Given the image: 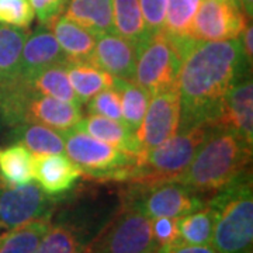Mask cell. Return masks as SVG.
<instances>
[{"label": "cell", "instance_id": "cell-1", "mask_svg": "<svg viewBox=\"0 0 253 253\" xmlns=\"http://www.w3.org/2000/svg\"><path fill=\"white\" fill-rule=\"evenodd\" d=\"M246 75H251V66L239 38L193 41L183 52L176 81L181 101L180 128L199 123L212 126L228 91Z\"/></svg>", "mask_w": 253, "mask_h": 253}, {"label": "cell", "instance_id": "cell-2", "mask_svg": "<svg viewBox=\"0 0 253 253\" xmlns=\"http://www.w3.org/2000/svg\"><path fill=\"white\" fill-rule=\"evenodd\" d=\"M251 162L252 145H248L231 131L212 126L187 169L176 181L210 199L251 172Z\"/></svg>", "mask_w": 253, "mask_h": 253}, {"label": "cell", "instance_id": "cell-3", "mask_svg": "<svg viewBox=\"0 0 253 253\" xmlns=\"http://www.w3.org/2000/svg\"><path fill=\"white\" fill-rule=\"evenodd\" d=\"M206 204L214 212L211 246L218 253H252V173H245L212 194Z\"/></svg>", "mask_w": 253, "mask_h": 253}, {"label": "cell", "instance_id": "cell-4", "mask_svg": "<svg viewBox=\"0 0 253 253\" xmlns=\"http://www.w3.org/2000/svg\"><path fill=\"white\" fill-rule=\"evenodd\" d=\"M211 128L212 126L207 123L180 128L166 142L138 156L135 165L121 184L151 186L163 181L179 180Z\"/></svg>", "mask_w": 253, "mask_h": 253}, {"label": "cell", "instance_id": "cell-5", "mask_svg": "<svg viewBox=\"0 0 253 253\" xmlns=\"http://www.w3.org/2000/svg\"><path fill=\"white\" fill-rule=\"evenodd\" d=\"M62 136L66 156L83 176L93 180L123 183L136 162L134 155L99 141L79 128L62 132Z\"/></svg>", "mask_w": 253, "mask_h": 253}, {"label": "cell", "instance_id": "cell-6", "mask_svg": "<svg viewBox=\"0 0 253 253\" xmlns=\"http://www.w3.org/2000/svg\"><path fill=\"white\" fill-rule=\"evenodd\" d=\"M156 251L151 218L126 200L89 242L86 253H149Z\"/></svg>", "mask_w": 253, "mask_h": 253}, {"label": "cell", "instance_id": "cell-7", "mask_svg": "<svg viewBox=\"0 0 253 253\" xmlns=\"http://www.w3.org/2000/svg\"><path fill=\"white\" fill-rule=\"evenodd\" d=\"M134 82L149 94L176 84L183 51L165 31H158L136 45Z\"/></svg>", "mask_w": 253, "mask_h": 253}, {"label": "cell", "instance_id": "cell-8", "mask_svg": "<svg viewBox=\"0 0 253 253\" xmlns=\"http://www.w3.org/2000/svg\"><path fill=\"white\" fill-rule=\"evenodd\" d=\"M121 200L134 204L146 217L180 218L203 208L207 199L180 181H163L151 186H126Z\"/></svg>", "mask_w": 253, "mask_h": 253}, {"label": "cell", "instance_id": "cell-9", "mask_svg": "<svg viewBox=\"0 0 253 253\" xmlns=\"http://www.w3.org/2000/svg\"><path fill=\"white\" fill-rule=\"evenodd\" d=\"M62 201L45 194L36 183L9 184L0 179V234L38 218L52 217Z\"/></svg>", "mask_w": 253, "mask_h": 253}, {"label": "cell", "instance_id": "cell-10", "mask_svg": "<svg viewBox=\"0 0 253 253\" xmlns=\"http://www.w3.org/2000/svg\"><path fill=\"white\" fill-rule=\"evenodd\" d=\"M180 121V93L176 84L151 94L144 120L134 132L141 155L170 139L179 131Z\"/></svg>", "mask_w": 253, "mask_h": 253}, {"label": "cell", "instance_id": "cell-11", "mask_svg": "<svg viewBox=\"0 0 253 253\" xmlns=\"http://www.w3.org/2000/svg\"><path fill=\"white\" fill-rule=\"evenodd\" d=\"M248 26V17L236 0H201L193 20V41L235 40Z\"/></svg>", "mask_w": 253, "mask_h": 253}, {"label": "cell", "instance_id": "cell-12", "mask_svg": "<svg viewBox=\"0 0 253 253\" xmlns=\"http://www.w3.org/2000/svg\"><path fill=\"white\" fill-rule=\"evenodd\" d=\"M212 126L231 131L248 145H253V82L251 75H246L228 91Z\"/></svg>", "mask_w": 253, "mask_h": 253}, {"label": "cell", "instance_id": "cell-13", "mask_svg": "<svg viewBox=\"0 0 253 253\" xmlns=\"http://www.w3.org/2000/svg\"><path fill=\"white\" fill-rule=\"evenodd\" d=\"M82 118L83 113L81 106L40 94L31 87L23 101L21 124L36 123L62 134L76 128Z\"/></svg>", "mask_w": 253, "mask_h": 253}, {"label": "cell", "instance_id": "cell-14", "mask_svg": "<svg viewBox=\"0 0 253 253\" xmlns=\"http://www.w3.org/2000/svg\"><path fill=\"white\" fill-rule=\"evenodd\" d=\"M82 176L81 169L63 154L34 155V179L51 197L68 199Z\"/></svg>", "mask_w": 253, "mask_h": 253}, {"label": "cell", "instance_id": "cell-15", "mask_svg": "<svg viewBox=\"0 0 253 253\" xmlns=\"http://www.w3.org/2000/svg\"><path fill=\"white\" fill-rule=\"evenodd\" d=\"M136 45L111 31L96 37L90 61L116 79L134 81Z\"/></svg>", "mask_w": 253, "mask_h": 253}, {"label": "cell", "instance_id": "cell-16", "mask_svg": "<svg viewBox=\"0 0 253 253\" xmlns=\"http://www.w3.org/2000/svg\"><path fill=\"white\" fill-rule=\"evenodd\" d=\"M65 62H68V58L63 54L51 28L40 24L33 33H28L23 46L20 78L30 79L48 66Z\"/></svg>", "mask_w": 253, "mask_h": 253}, {"label": "cell", "instance_id": "cell-17", "mask_svg": "<svg viewBox=\"0 0 253 253\" xmlns=\"http://www.w3.org/2000/svg\"><path fill=\"white\" fill-rule=\"evenodd\" d=\"M87 225L75 218L59 217L48 228L34 253H86L91 241Z\"/></svg>", "mask_w": 253, "mask_h": 253}, {"label": "cell", "instance_id": "cell-18", "mask_svg": "<svg viewBox=\"0 0 253 253\" xmlns=\"http://www.w3.org/2000/svg\"><path fill=\"white\" fill-rule=\"evenodd\" d=\"M62 16L96 37L114 31L113 0H68Z\"/></svg>", "mask_w": 253, "mask_h": 253}, {"label": "cell", "instance_id": "cell-19", "mask_svg": "<svg viewBox=\"0 0 253 253\" xmlns=\"http://www.w3.org/2000/svg\"><path fill=\"white\" fill-rule=\"evenodd\" d=\"M76 128L126 154L134 155L136 158L141 155V148L136 141L135 134L128 129L123 123L89 114L87 117L82 118Z\"/></svg>", "mask_w": 253, "mask_h": 253}, {"label": "cell", "instance_id": "cell-20", "mask_svg": "<svg viewBox=\"0 0 253 253\" xmlns=\"http://www.w3.org/2000/svg\"><path fill=\"white\" fill-rule=\"evenodd\" d=\"M65 66L72 89L76 93L82 106L101 90L114 87L116 78L100 69L90 59L68 61Z\"/></svg>", "mask_w": 253, "mask_h": 253}, {"label": "cell", "instance_id": "cell-21", "mask_svg": "<svg viewBox=\"0 0 253 253\" xmlns=\"http://www.w3.org/2000/svg\"><path fill=\"white\" fill-rule=\"evenodd\" d=\"M48 27L51 28L68 61L90 59L96 44V36L93 33L63 16L56 18Z\"/></svg>", "mask_w": 253, "mask_h": 253}, {"label": "cell", "instance_id": "cell-22", "mask_svg": "<svg viewBox=\"0 0 253 253\" xmlns=\"http://www.w3.org/2000/svg\"><path fill=\"white\" fill-rule=\"evenodd\" d=\"M10 142L24 145L33 155L65 154V144L61 132L36 123H23L11 126Z\"/></svg>", "mask_w": 253, "mask_h": 253}, {"label": "cell", "instance_id": "cell-23", "mask_svg": "<svg viewBox=\"0 0 253 253\" xmlns=\"http://www.w3.org/2000/svg\"><path fill=\"white\" fill-rule=\"evenodd\" d=\"M28 28L0 24V86L20 78L21 51Z\"/></svg>", "mask_w": 253, "mask_h": 253}, {"label": "cell", "instance_id": "cell-24", "mask_svg": "<svg viewBox=\"0 0 253 253\" xmlns=\"http://www.w3.org/2000/svg\"><path fill=\"white\" fill-rule=\"evenodd\" d=\"M0 179L9 184L33 181L34 155L18 142L0 146Z\"/></svg>", "mask_w": 253, "mask_h": 253}, {"label": "cell", "instance_id": "cell-25", "mask_svg": "<svg viewBox=\"0 0 253 253\" xmlns=\"http://www.w3.org/2000/svg\"><path fill=\"white\" fill-rule=\"evenodd\" d=\"M65 65L66 62L48 66L26 81L30 84V87L40 94L62 100L66 103H72V104L82 107L81 101L78 99L76 93L72 89V84L69 82Z\"/></svg>", "mask_w": 253, "mask_h": 253}, {"label": "cell", "instance_id": "cell-26", "mask_svg": "<svg viewBox=\"0 0 253 253\" xmlns=\"http://www.w3.org/2000/svg\"><path fill=\"white\" fill-rule=\"evenodd\" d=\"M201 0H168L163 31L174 40L181 51L193 42L190 31Z\"/></svg>", "mask_w": 253, "mask_h": 253}, {"label": "cell", "instance_id": "cell-27", "mask_svg": "<svg viewBox=\"0 0 253 253\" xmlns=\"http://www.w3.org/2000/svg\"><path fill=\"white\" fill-rule=\"evenodd\" d=\"M54 217V215H52ZM52 217L34 219L0 234V253H34L51 226Z\"/></svg>", "mask_w": 253, "mask_h": 253}, {"label": "cell", "instance_id": "cell-28", "mask_svg": "<svg viewBox=\"0 0 253 253\" xmlns=\"http://www.w3.org/2000/svg\"><path fill=\"white\" fill-rule=\"evenodd\" d=\"M114 87L120 94L123 123L128 129L135 132L144 120L151 94L134 81L116 79Z\"/></svg>", "mask_w": 253, "mask_h": 253}, {"label": "cell", "instance_id": "cell-29", "mask_svg": "<svg viewBox=\"0 0 253 253\" xmlns=\"http://www.w3.org/2000/svg\"><path fill=\"white\" fill-rule=\"evenodd\" d=\"M114 33L138 45L149 36L145 27L139 0H113Z\"/></svg>", "mask_w": 253, "mask_h": 253}, {"label": "cell", "instance_id": "cell-30", "mask_svg": "<svg viewBox=\"0 0 253 253\" xmlns=\"http://www.w3.org/2000/svg\"><path fill=\"white\" fill-rule=\"evenodd\" d=\"M180 242L187 245H211L214 212L207 204L194 212L177 218Z\"/></svg>", "mask_w": 253, "mask_h": 253}, {"label": "cell", "instance_id": "cell-31", "mask_svg": "<svg viewBox=\"0 0 253 253\" xmlns=\"http://www.w3.org/2000/svg\"><path fill=\"white\" fill-rule=\"evenodd\" d=\"M84 104L87 107L89 114H94V116L123 123L121 101H120V94L116 87H109V89L101 90L96 96H93L89 101H86Z\"/></svg>", "mask_w": 253, "mask_h": 253}, {"label": "cell", "instance_id": "cell-32", "mask_svg": "<svg viewBox=\"0 0 253 253\" xmlns=\"http://www.w3.org/2000/svg\"><path fill=\"white\" fill-rule=\"evenodd\" d=\"M34 18L28 0H0V24L28 28Z\"/></svg>", "mask_w": 253, "mask_h": 253}, {"label": "cell", "instance_id": "cell-33", "mask_svg": "<svg viewBox=\"0 0 253 253\" xmlns=\"http://www.w3.org/2000/svg\"><path fill=\"white\" fill-rule=\"evenodd\" d=\"M151 228H152V236H154L156 249L180 242L177 218H152L151 219Z\"/></svg>", "mask_w": 253, "mask_h": 253}, {"label": "cell", "instance_id": "cell-34", "mask_svg": "<svg viewBox=\"0 0 253 253\" xmlns=\"http://www.w3.org/2000/svg\"><path fill=\"white\" fill-rule=\"evenodd\" d=\"M145 27L148 34L162 31L166 17L168 0H139Z\"/></svg>", "mask_w": 253, "mask_h": 253}, {"label": "cell", "instance_id": "cell-35", "mask_svg": "<svg viewBox=\"0 0 253 253\" xmlns=\"http://www.w3.org/2000/svg\"><path fill=\"white\" fill-rule=\"evenodd\" d=\"M31 9L41 26H49L61 17L68 4V0H28Z\"/></svg>", "mask_w": 253, "mask_h": 253}, {"label": "cell", "instance_id": "cell-36", "mask_svg": "<svg viewBox=\"0 0 253 253\" xmlns=\"http://www.w3.org/2000/svg\"><path fill=\"white\" fill-rule=\"evenodd\" d=\"M158 253H218L211 245H187L174 244L156 249Z\"/></svg>", "mask_w": 253, "mask_h": 253}, {"label": "cell", "instance_id": "cell-37", "mask_svg": "<svg viewBox=\"0 0 253 253\" xmlns=\"http://www.w3.org/2000/svg\"><path fill=\"white\" fill-rule=\"evenodd\" d=\"M239 41H241V46H242V52H244L245 59L248 65L252 68L253 62V27L252 23H249L246 27L244 28L242 34L239 36Z\"/></svg>", "mask_w": 253, "mask_h": 253}, {"label": "cell", "instance_id": "cell-38", "mask_svg": "<svg viewBox=\"0 0 253 253\" xmlns=\"http://www.w3.org/2000/svg\"><path fill=\"white\" fill-rule=\"evenodd\" d=\"M238 1V4H239V7L242 9L245 14H246V17L249 18V20H252L253 16V0H236Z\"/></svg>", "mask_w": 253, "mask_h": 253}, {"label": "cell", "instance_id": "cell-39", "mask_svg": "<svg viewBox=\"0 0 253 253\" xmlns=\"http://www.w3.org/2000/svg\"><path fill=\"white\" fill-rule=\"evenodd\" d=\"M149 253H158V251H152V252H149Z\"/></svg>", "mask_w": 253, "mask_h": 253}]
</instances>
